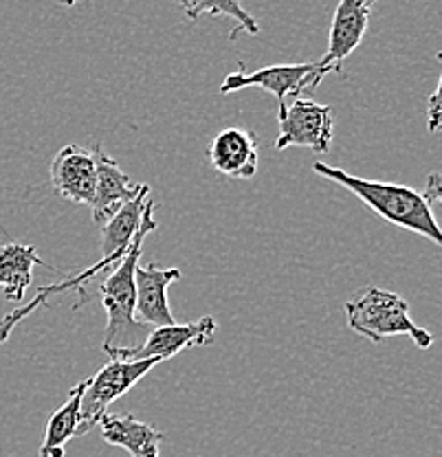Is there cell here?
Returning <instances> with one entry per match:
<instances>
[{
	"label": "cell",
	"mask_w": 442,
	"mask_h": 457,
	"mask_svg": "<svg viewBox=\"0 0 442 457\" xmlns=\"http://www.w3.org/2000/svg\"><path fill=\"white\" fill-rule=\"evenodd\" d=\"M154 200H146L144 218L141 227L132 240L130 249L123 253L117 262L115 269L106 275L99 295H102L104 311H106V332H104L102 350L111 356L113 361H121L123 354L137 350L147 339L152 328L137 321V290H135V270L141 262V251H144L146 237L159 227L154 220Z\"/></svg>",
	"instance_id": "1"
},
{
	"label": "cell",
	"mask_w": 442,
	"mask_h": 457,
	"mask_svg": "<svg viewBox=\"0 0 442 457\" xmlns=\"http://www.w3.org/2000/svg\"><path fill=\"white\" fill-rule=\"evenodd\" d=\"M313 170L321 179L350 189L356 198L363 200L377 216H381L389 225L407 228V231L427 237L436 246H442V233L438 220L434 218V207L427 203V198L418 189L407 187V185L359 179V176L348 174L339 168H330L320 161L313 165Z\"/></svg>",
	"instance_id": "2"
},
{
	"label": "cell",
	"mask_w": 442,
	"mask_h": 457,
	"mask_svg": "<svg viewBox=\"0 0 442 457\" xmlns=\"http://www.w3.org/2000/svg\"><path fill=\"white\" fill-rule=\"evenodd\" d=\"M344 311L348 326L356 335L365 337L372 343H381L383 339L398 335L410 337L413 345L421 350H429L434 343V335L429 330L412 321L407 299L392 290L368 286L346 302Z\"/></svg>",
	"instance_id": "3"
},
{
	"label": "cell",
	"mask_w": 442,
	"mask_h": 457,
	"mask_svg": "<svg viewBox=\"0 0 442 457\" xmlns=\"http://www.w3.org/2000/svg\"><path fill=\"white\" fill-rule=\"evenodd\" d=\"M161 361L144 359V361H113L104 365L93 378L87 380V389L82 396V407H79V428L78 437L87 436L99 425L108 413L115 400L126 396L137 383L154 370Z\"/></svg>",
	"instance_id": "4"
},
{
	"label": "cell",
	"mask_w": 442,
	"mask_h": 457,
	"mask_svg": "<svg viewBox=\"0 0 442 457\" xmlns=\"http://www.w3.org/2000/svg\"><path fill=\"white\" fill-rule=\"evenodd\" d=\"M326 71L320 62H306V64H275L258 69L254 73H245V66L234 71L225 78L221 86L222 95L238 93L245 88H263L278 99L279 108L287 104L288 97L297 99L302 93H311L326 78Z\"/></svg>",
	"instance_id": "5"
},
{
	"label": "cell",
	"mask_w": 442,
	"mask_h": 457,
	"mask_svg": "<svg viewBox=\"0 0 442 457\" xmlns=\"http://www.w3.org/2000/svg\"><path fill=\"white\" fill-rule=\"evenodd\" d=\"M332 139H335V119L330 106L297 97L279 108V135L275 139V150H287L295 145L326 154Z\"/></svg>",
	"instance_id": "6"
},
{
	"label": "cell",
	"mask_w": 442,
	"mask_h": 457,
	"mask_svg": "<svg viewBox=\"0 0 442 457\" xmlns=\"http://www.w3.org/2000/svg\"><path fill=\"white\" fill-rule=\"evenodd\" d=\"M218 330V323L213 317H203L194 323H172V326L152 328L147 339L137 350L123 354L121 361H144L156 359L168 361L192 347H203L212 343Z\"/></svg>",
	"instance_id": "7"
},
{
	"label": "cell",
	"mask_w": 442,
	"mask_h": 457,
	"mask_svg": "<svg viewBox=\"0 0 442 457\" xmlns=\"http://www.w3.org/2000/svg\"><path fill=\"white\" fill-rule=\"evenodd\" d=\"M377 0H339L328 33V51L320 60L326 73H341L346 57L361 45Z\"/></svg>",
	"instance_id": "8"
},
{
	"label": "cell",
	"mask_w": 442,
	"mask_h": 457,
	"mask_svg": "<svg viewBox=\"0 0 442 457\" xmlns=\"http://www.w3.org/2000/svg\"><path fill=\"white\" fill-rule=\"evenodd\" d=\"M95 159L87 147L69 143L51 161V187L69 203L90 207L95 198Z\"/></svg>",
	"instance_id": "9"
},
{
	"label": "cell",
	"mask_w": 442,
	"mask_h": 457,
	"mask_svg": "<svg viewBox=\"0 0 442 457\" xmlns=\"http://www.w3.org/2000/svg\"><path fill=\"white\" fill-rule=\"evenodd\" d=\"M258 135L245 128H225L207 145L209 165L229 179H254L258 174Z\"/></svg>",
	"instance_id": "10"
},
{
	"label": "cell",
	"mask_w": 442,
	"mask_h": 457,
	"mask_svg": "<svg viewBox=\"0 0 442 457\" xmlns=\"http://www.w3.org/2000/svg\"><path fill=\"white\" fill-rule=\"evenodd\" d=\"M95 159V171H97V180H95V198L90 204L93 212V220L97 227H104L113 216L139 194L144 183H130L126 171L117 165L115 159L104 152L99 143H93L90 147Z\"/></svg>",
	"instance_id": "11"
},
{
	"label": "cell",
	"mask_w": 442,
	"mask_h": 457,
	"mask_svg": "<svg viewBox=\"0 0 442 457\" xmlns=\"http://www.w3.org/2000/svg\"><path fill=\"white\" fill-rule=\"evenodd\" d=\"M183 278L179 269H161L156 264H141L135 270L137 321L144 326L161 328L177 323L168 303V288Z\"/></svg>",
	"instance_id": "12"
},
{
	"label": "cell",
	"mask_w": 442,
	"mask_h": 457,
	"mask_svg": "<svg viewBox=\"0 0 442 457\" xmlns=\"http://www.w3.org/2000/svg\"><path fill=\"white\" fill-rule=\"evenodd\" d=\"M102 437L108 445L128 451L132 457H161L165 436L130 413H106L99 420Z\"/></svg>",
	"instance_id": "13"
},
{
	"label": "cell",
	"mask_w": 442,
	"mask_h": 457,
	"mask_svg": "<svg viewBox=\"0 0 442 457\" xmlns=\"http://www.w3.org/2000/svg\"><path fill=\"white\" fill-rule=\"evenodd\" d=\"M147 194H150V187L144 183L135 198L128 200L106 225L99 227L102 228V260L111 266H115L123 253L130 249L132 240L141 227Z\"/></svg>",
	"instance_id": "14"
},
{
	"label": "cell",
	"mask_w": 442,
	"mask_h": 457,
	"mask_svg": "<svg viewBox=\"0 0 442 457\" xmlns=\"http://www.w3.org/2000/svg\"><path fill=\"white\" fill-rule=\"evenodd\" d=\"M45 264L31 245L9 242L0 249V288L4 299L21 302L33 279V266Z\"/></svg>",
	"instance_id": "15"
},
{
	"label": "cell",
	"mask_w": 442,
	"mask_h": 457,
	"mask_svg": "<svg viewBox=\"0 0 442 457\" xmlns=\"http://www.w3.org/2000/svg\"><path fill=\"white\" fill-rule=\"evenodd\" d=\"M84 389H87V380L75 385V387L71 389L66 403L49 418V422H46L45 440H42L40 451H38L36 457H64L66 442L78 437L79 407H82Z\"/></svg>",
	"instance_id": "16"
},
{
	"label": "cell",
	"mask_w": 442,
	"mask_h": 457,
	"mask_svg": "<svg viewBox=\"0 0 442 457\" xmlns=\"http://www.w3.org/2000/svg\"><path fill=\"white\" fill-rule=\"evenodd\" d=\"M106 269H108L106 262L99 260L97 264H93V266H90V269L82 270V273L75 275V278H69V279H64V282L45 286V288L38 290V295L31 299L29 303H25V306H18L16 311H12L9 314H4L3 321H0V345H3V343L7 341L9 337H12L13 328H16L18 323L22 321V319L29 317V314H33L36 311H40V308L49 306V302H51V297H54V295L64 293V290H69V288H78L79 295H82V297H84L82 286L88 284V279H93L95 275L102 273V270H106Z\"/></svg>",
	"instance_id": "17"
},
{
	"label": "cell",
	"mask_w": 442,
	"mask_h": 457,
	"mask_svg": "<svg viewBox=\"0 0 442 457\" xmlns=\"http://www.w3.org/2000/svg\"><path fill=\"white\" fill-rule=\"evenodd\" d=\"M177 4L185 12L188 21H198L201 16L212 18H229L236 22L229 37L236 40L238 33L245 31L246 36H258L260 22L242 7L240 0H177Z\"/></svg>",
	"instance_id": "18"
},
{
	"label": "cell",
	"mask_w": 442,
	"mask_h": 457,
	"mask_svg": "<svg viewBox=\"0 0 442 457\" xmlns=\"http://www.w3.org/2000/svg\"><path fill=\"white\" fill-rule=\"evenodd\" d=\"M440 88H442V79H438V86L431 93L429 97V106H427V121H429V130L436 132L440 128Z\"/></svg>",
	"instance_id": "19"
},
{
	"label": "cell",
	"mask_w": 442,
	"mask_h": 457,
	"mask_svg": "<svg viewBox=\"0 0 442 457\" xmlns=\"http://www.w3.org/2000/svg\"><path fill=\"white\" fill-rule=\"evenodd\" d=\"M440 194H442L440 174H438V171H431L429 179H427V185H425V192H422V196H425L427 203L434 207V204L440 203Z\"/></svg>",
	"instance_id": "20"
},
{
	"label": "cell",
	"mask_w": 442,
	"mask_h": 457,
	"mask_svg": "<svg viewBox=\"0 0 442 457\" xmlns=\"http://www.w3.org/2000/svg\"><path fill=\"white\" fill-rule=\"evenodd\" d=\"M55 3L64 4V7H73V4H75V3H78V0H55Z\"/></svg>",
	"instance_id": "21"
}]
</instances>
